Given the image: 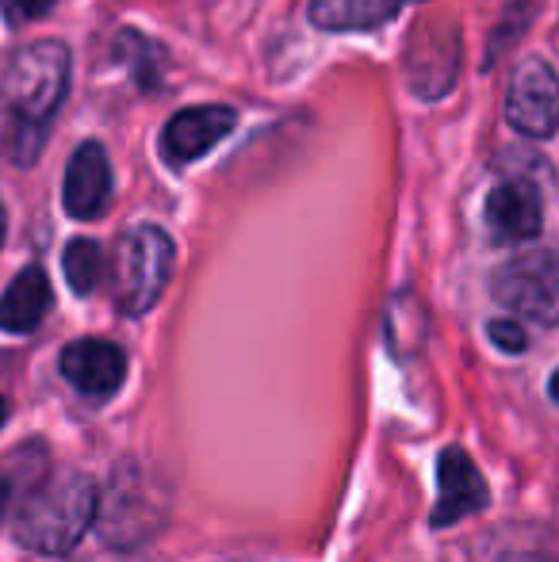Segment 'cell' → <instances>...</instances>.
Wrapping results in <instances>:
<instances>
[{
	"instance_id": "cell-1",
	"label": "cell",
	"mask_w": 559,
	"mask_h": 562,
	"mask_svg": "<svg viewBox=\"0 0 559 562\" xmlns=\"http://www.w3.org/2000/svg\"><path fill=\"white\" fill-rule=\"evenodd\" d=\"M69 74H74V58L58 38L23 43L8 58L0 77V123H4L0 131L15 165H31L43 154L54 115L66 104Z\"/></svg>"
},
{
	"instance_id": "cell-2",
	"label": "cell",
	"mask_w": 559,
	"mask_h": 562,
	"mask_svg": "<svg viewBox=\"0 0 559 562\" xmlns=\"http://www.w3.org/2000/svg\"><path fill=\"white\" fill-rule=\"evenodd\" d=\"M100 490L85 471H43L8 513L12 536L38 555H69L97 525Z\"/></svg>"
},
{
	"instance_id": "cell-3",
	"label": "cell",
	"mask_w": 559,
	"mask_h": 562,
	"mask_svg": "<svg viewBox=\"0 0 559 562\" xmlns=\"http://www.w3.org/2000/svg\"><path fill=\"white\" fill-rule=\"evenodd\" d=\"M169 525V486L138 459H123L108 474L97 502V532L108 548L135 551Z\"/></svg>"
},
{
	"instance_id": "cell-4",
	"label": "cell",
	"mask_w": 559,
	"mask_h": 562,
	"mask_svg": "<svg viewBox=\"0 0 559 562\" xmlns=\"http://www.w3.org/2000/svg\"><path fill=\"white\" fill-rule=\"evenodd\" d=\"M177 265L172 237L157 226H131L115 245L112 260V283H115V306L131 318L146 314L157 299L165 295Z\"/></svg>"
},
{
	"instance_id": "cell-5",
	"label": "cell",
	"mask_w": 559,
	"mask_h": 562,
	"mask_svg": "<svg viewBox=\"0 0 559 562\" xmlns=\"http://www.w3.org/2000/svg\"><path fill=\"white\" fill-rule=\"evenodd\" d=\"M491 291L517 318L537 322V326H559V252H517L494 272Z\"/></svg>"
},
{
	"instance_id": "cell-6",
	"label": "cell",
	"mask_w": 559,
	"mask_h": 562,
	"mask_svg": "<svg viewBox=\"0 0 559 562\" xmlns=\"http://www.w3.org/2000/svg\"><path fill=\"white\" fill-rule=\"evenodd\" d=\"M506 123L525 138H552L559 131V74L545 58H525L506 92Z\"/></svg>"
},
{
	"instance_id": "cell-7",
	"label": "cell",
	"mask_w": 559,
	"mask_h": 562,
	"mask_svg": "<svg viewBox=\"0 0 559 562\" xmlns=\"http://www.w3.org/2000/svg\"><path fill=\"white\" fill-rule=\"evenodd\" d=\"M460 69V38L448 27H418L406 46L403 74L418 100H440Z\"/></svg>"
},
{
	"instance_id": "cell-8",
	"label": "cell",
	"mask_w": 559,
	"mask_h": 562,
	"mask_svg": "<svg viewBox=\"0 0 559 562\" xmlns=\"http://www.w3.org/2000/svg\"><path fill=\"white\" fill-rule=\"evenodd\" d=\"M62 375L85 398H112L127 379V356L115 340L81 337L62 348Z\"/></svg>"
},
{
	"instance_id": "cell-9",
	"label": "cell",
	"mask_w": 559,
	"mask_h": 562,
	"mask_svg": "<svg viewBox=\"0 0 559 562\" xmlns=\"http://www.w3.org/2000/svg\"><path fill=\"white\" fill-rule=\"evenodd\" d=\"M483 218L494 241L525 245L545 226V200L529 180H502L483 203Z\"/></svg>"
},
{
	"instance_id": "cell-10",
	"label": "cell",
	"mask_w": 559,
	"mask_h": 562,
	"mask_svg": "<svg viewBox=\"0 0 559 562\" xmlns=\"http://www.w3.org/2000/svg\"><path fill=\"white\" fill-rule=\"evenodd\" d=\"M491 502L479 467L471 463V456L463 448H445L437 459V505H433V525L448 528L456 520L471 517Z\"/></svg>"
},
{
	"instance_id": "cell-11",
	"label": "cell",
	"mask_w": 559,
	"mask_h": 562,
	"mask_svg": "<svg viewBox=\"0 0 559 562\" xmlns=\"http://www.w3.org/2000/svg\"><path fill=\"white\" fill-rule=\"evenodd\" d=\"M238 115L223 104H200V108H185L165 123L161 134V149L172 165H192L200 161L208 149H215L226 134L234 131Z\"/></svg>"
},
{
	"instance_id": "cell-12",
	"label": "cell",
	"mask_w": 559,
	"mask_h": 562,
	"mask_svg": "<svg viewBox=\"0 0 559 562\" xmlns=\"http://www.w3.org/2000/svg\"><path fill=\"white\" fill-rule=\"evenodd\" d=\"M62 203L81 223H92L108 211V203H112V165H108L100 142H85V146L74 149L66 184H62Z\"/></svg>"
},
{
	"instance_id": "cell-13",
	"label": "cell",
	"mask_w": 559,
	"mask_h": 562,
	"mask_svg": "<svg viewBox=\"0 0 559 562\" xmlns=\"http://www.w3.org/2000/svg\"><path fill=\"white\" fill-rule=\"evenodd\" d=\"M51 311V280L43 268L27 265L15 272L8 291L0 295V329L8 334H35Z\"/></svg>"
},
{
	"instance_id": "cell-14",
	"label": "cell",
	"mask_w": 559,
	"mask_h": 562,
	"mask_svg": "<svg viewBox=\"0 0 559 562\" xmlns=\"http://www.w3.org/2000/svg\"><path fill=\"white\" fill-rule=\"evenodd\" d=\"M403 0H311V20L322 31H368L388 23Z\"/></svg>"
},
{
	"instance_id": "cell-15",
	"label": "cell",
	"mask_w": 559,
	"mask_h": 562,
	"mask_svg": "<svg viewBox=\"0 0 559 562\" xmlns=\"http://www.w3.org/2000/svg\"><path fill=\"white\" fill-rule=\"evenodd\" d=\"M62 272L77 295H92L104 280V249L92 237H74L62 252Z\"/></svg>"
},
{
	"instance_id": "cell-16",
	"label": "cell",
	"mask_w": 559,
	"mask_h": 562,
	"mask_svg": "<svg viewBox=\"0 0 559 562\" xmlns=\"http://www.w3.org/2000/svg\"><path fill=\"white\" fill-rule=\"evenodd\" d=\"M491 340L502 348V352H510V356H517V352H525L529 348V334H525V326H517V322H491Z\"/></svg>"
},
{
	"instance_id": "cell-17",
	"label": "cell",
	"mask_w": 559,
	"mask_h": 562,
	"mask_svg": "<svg viewBox=\"0 0 559 562\" xmlns=\"http://www.w3.org/2000/svg\"><path fill=\"white\" fill-rule=\"evenodd\" d=\"M58 0H0V12L8 23H31L38 15H46Z\"/></svg>"
},
{
	"instance_id": "cell-18",
	"label": "cell",
	"mask_w": 559,
	"mask_h": 562,
	"mask_svg": "<svg viewBox=\"0 0 559 562\" xmlns=\"http://www.w3.org/2000/svg\"><path fill=\"white\" fill-rule=\"evenodd\" d=\"M4 237H8V215H4V207H0V249H4Z\"/></svg>"
},
{
	"instance_id": "cell-19",
	"label": "cell",
	"mask_w": 559,
	"mask_h": 562,
	"mask_svg": "<svg viewBox=\"0 0 559 562\" xmlns=\"http://www.w3.org/2000/svg\"><path fill=\"white\" fill-rule=\"evenodd\" d=\"M548 391H552V398L559 402V368H556V375L548 379Z\"/></svg>"
},
{
	"instance_id": "cell-20",
	"label": "cell",
	"mask_w": 559,
	"mask_h": 562,
	"mask_svg": "<svg viewBox=\"0 0 559 562\" xmlns=\"http://www.w3.org/2000/svg\"><path fill=\"white\" fill-rule=\"evenodd\" d=\"M4 417H8V406H4V398H0V425H4Z\"/></svg>"
}]
</instances>
